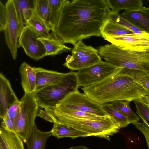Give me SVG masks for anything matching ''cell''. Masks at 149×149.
<instances>
[{
    "label": "cell",
    "mask_w": 149,
    "mask_h": 149,
    "mask_svg": "<svg viewBox=\"0 0 149 149\" xmlns=\"http://www.w3.org/2000/svg\"><path fill=\"white\" fill-rule=\"evenodd\" d=\"M111 11L106 0H68L52 32L64 44L73 45L92 36L102 37V27Z\"/></svg>",
    "instance_id": "6da1fadb"
},
{
    "label": "cell",
    "mask_w": 149,
    "mask_h": 149,
    "mask_svg": "<svg viewBox=\"0 0 149 149\" xmlns=\"http://www.w3.org/2000/svg\"><path fill=\"white\" fill-rule=\"evenodd\" d=\"M121 68L99 82L80 88L89 98L102 105L117 101H134L149 93L132 77L121 72Z\"/></svg>",
    "instance_id": "7a4b0ae2"
},
{
    "label": "cell",
    "mask_w": 149,
    "mask_h": 149,
    "mask_svg": "<svg viewBox=\"0 0 149 149\" xmlns=\"http://www.w3.org/2000/svg\"><path fill=\"white\" fill-rule=\"evenodd\" d=\"M97 49L101 58L118 68L149 72V53L124 50L111 44L100 46Z\"/></svg>",
    "instance_id": "3957f363"
},
{
    "label": "cell",
    "mask_w": 149,
    "mask_h": 149,
    "mask_svg": "<svg viewBox=\"0 0 149 149\" xmlns=\"http://www.w3.org/2000/svg\"><path fill=\"white\" fill-rule=\"evenodd\" d=\"M79 87L76 73L71 71L57 84L35 92L34 96L41 108L52 107L69 94L78 91Z\"/></svg>",
    "instance_id": "277c9868"
},
{
    "label": "cell",
    "mask_w": 149,
    "mask_h": 149,
    "mask_svg": "<svg viewBox=\"0 0 149 149\" xmlns=\"http://www.w3.org/2000/svg\"><path fill=\"white\" fill-rule=\"evenodd\" d=\"M56 122L88 134L110 140V137L119 131L120 125L110 115L101 120L62 119Z\"/></svg>",
    "instance_id": "5b68a950"
},
{
    "label": "cell",
    "mask_w": 149,
    "mask_h": 149,
    "mask_svg": "<svg viewBox=\"0 0 149 149\" xmlns=\"http://www.w3.org/2000/svg\"><path fill=\"white\" fill-rule=\"evenodd\" d=\"M19 101V111L14 123L16 134L25 143L35 125L39 106L34 93H24Z\"/></svg>",
    "instance_id": "8992f818"
},
{
    "label": "cell",
    "mask_w": 149,
    "mask_h": 149,
    "mask_svg": "<svg viewBox=\"0 0 149 149\" xmlns=\"http://www.w3.org/2000/svg\"><path fill=\"white\" fill-rule=\"evenodd\" d=\"M63 65L72 70H78L92 66L102 61L97 49L81 40L77 42Z\"/></svg>",
    "instance_id": "52a82bcc"
},
{
    "label": "cell",
    "mask_w": 149,
    "mask_h": 149,
    "mask_svg": "<svg viewBox=\"0 0 149 149\" xmlns=\"http://www.w3.org/2000/svg\"><path fill=\"white\" fill-rule=\"evenodd\" d=\"M54 107L79 110L100 116L110 115L102 105L92 100L79 91L69 94Z\"/></svg>",
    "instance_id": "ba28073f"
},
{
    "label": "cell",
    "mask_w": 149,
    "mask_h": 149,
    "mask_svg": "<svg viewBox=\"0 0 149 149\" xmlns=\"http://www.w3.org/2000/svg\"><path fill=\"white\" fill-rule=\"evenodd\" d=\"M121 68L102 60L76 72L78 86L86 87L97 83L117 73Z\"/></svg>",
    "instance_id": "9c48e42d"
},
{
    "label": "cell",
    "mask_w": 149,
    "mask_h": 149,
    "mask_svg": "<svg viewBox=\"0 0 149 149\" xmlns=\"http://www.w3.org/2000/svg\"><path fill=\"white\" fill-rule=\"evenodd\" d=\"M103 38L123 50L149 53V34L145 32Z\"/></svg>",
    "instance_id": "30bf717a"
},
{
    "label": "cell",
    "mask_w": 149,
    "mask_h": 149,
    "mask_svg": "<svg viewBox=\"0 0 149 149\" xmlns=\"http://www.w3.org/2000/svg\"><path fill=\"white\" fill-rule=\"evenodd\" d=\"M7 23L4 31L5 43L9 49L12 58L16 59L18 41L21 33L17 13L13 0H8L6 4Z\"/></svg>",
    "instance_id": "8fae6325"
},
{
    "label": "cell",
    "mask_w": 149,
    "mask_h": 149,
    "mask_svg": "<svg viewBox=\"0 0 149 149\" xmlns=\"http://www.w3.org/2000/svg\"><path fill=\"white\" fill-rule=\"evenodd\" d=\"M40 37L31 26L25 25L22 30L18 41V48L22 47L27 55L36 61L46 56L44 46L37 39Z\"/></svg>",
    "instance_id": "7c38bea8"
},
{
    "label": "cell",
    "mask_w": 149,
    "mask_h": 149,
    "mask_svg": "<svg viewBox=\"0 0 149 149\" xmlns=\"http://www.w3.org/2000/svg\"><path fill=\"white\" fill-rule=\"evenodd\" d=\"M19 100L12 87L9 80L2 73L0 74V118L7 115L9 107Z\"/></svg>",
    "instance_id": "4fadbf2b"
},
{
    "label": "cell",
    "mask_w": 149,
    "mask_h": 149,
    "mask_svg": "<svg viewBox=\"0 0 149 149\" xmlns=\"http://www.w3.org/2000/svg\"><path fill=\"white\" fill-rule=\"evenodd\" d=\"M36 73V91L57 84L65 75L56 71L47 70L41 67H33Z\"/></svg>",
    "instance_id": "5bb4252c"
},
{
    "label": "cell",
    "mask_w": 149,
    "mask_h": 149,
    "mask_svg": "<svg viewBox=\"0 0 149 149\" xmlns=\"http://www.w3.org/2000/svg\"><path fill=\"white\" fill-rule=\"evenodd\" d=\"M120 16L141 31L149 34V14L143 8L125 10Z\"/></svg>",
    "instance_id": "9a60e30c"
},
{
    "label": "cell",
    "mask_w": 149,
    "mask_h": 149,
    "mask_svg": "<svg viewBox=\"0 0 149 149\" xmlns=\"http://www.w3.org/2000/svg\"><path fill=\"white\" fill-rule=\"evenodd\" d=\"M37 39L44 46L46 56L56 55L64 52L72 50V48L65 45L62 40L52 31L49 37H40Z\"/></svg>",
    "instance_id": "2e32d148"
},
{
    "label": "cell",
    "mask_w": 149,
    "mask_h": 149,
    "mask_svg": "<svg viewBox=\"0 0 149 149\" xmlns=\"http://www.w3.org/2000/svg\"><path fill=\"white\" fill-rule=\"evenodd\" d=\"M19 72L21 84L25 93H33L36 91V76L33 68L26 62L21 65Z\"/></svg>",
    "instance_id": "e0dca14e"
},
{
    "label": "cell",
    "mask_w": 149,
    "mask_h": 149,
    "mask_svg": "<svg viewBox=\"0 0 149 149\" xmlns=\"http://www.w3.org/2000/svg\"><path fill=\"white\" fill-rule=\"evenodd\" d=\"M23 142L16 133L1 127L0 149H25Z\"/></svg>",
    "instance_id": "ac0fdd59"
},
{
    "label": "cell",
    "mask_w": 149,
    "mask_h": 149,
    "mask_svg": "<svg viewBox=\"0 0 149 149\" xmlns=\"http://www.w3.org/2000/svg\"><path fill=\"white\" fill-rule=\"evenodd\" d=\"M52 136L51 131L47 132L41 131L35 124L25 143L28 149H45L47 140Z\"/></svg>",
    "instance_id": "d6986e66"
},
{
    "label": "cell",
    "mask_w": 149,
    "mask_h": 149,
    "mask_svg": "<svg viewBox=\"0 0 149 149\" xmlns=\"http://www.w3.org/2000/svg\"><path fill=\"white\" fill-rule=\"evenodd\" d=\"M111 10L118 13L121 10H134L143 9L142 0H106Z\"/></svg>",
    "instance_id": "ffe728a7"
},
{
    "label": "cell",
    "mask_w": 149,
    "mask_h": 149,
    "mask_svg": "<svg viewBox=\"0 0 149 149\" xmlns=\"http://www.w3.org/2000/svg\"><path fill=\"white\" fill-rule=\"evenodd\" d=\"M51 131L52 136L58 139L70 137L74 139L89 136L87 133L56 122L54 123Z\"/></svg>",
    "instance_id": "44dd1931"
},
{
    "label": "cell",
    "mask_w": 149,
    "mask_h": 149,
    "mask_svg": "<svg viewBox=\"0 0 149 149\" xmlns=\"http://www.w3.org/2000/svg\"><path fill=\"white\" fill-rule=\"evenodd\" d=\"M35 11L48 28L52 31L54 29L52 24L51 14L48 0L32 1Z\"/></svg>",
    "instance_id": "7402d4cb"
},
{
    "label": "cell",
    "mask_w": 149,
    "mask_h": 149,
    "mask_svg": "<svg viewBox=\"0 0 149 149\" xmlns=\"http://www.w3.org/2000/svg\"><path fill=\"white\" fill-rule=\"evenodd\" d=\"M130 101H117L111 102L113 108L125 116L130 123L134 124L139 121V117L131 110L130 106Z\"/></svg>",
    "instance_id": "603a6c76"
},
{
    "label": "cell",
    "mask_w": 149,
    "mask_h": 149,
    "mask_svg": "<svg viewBox=\"0 0 149 149\" xmlns=\"http://www.w3.org/2000/svg\"><path fill=\"white\" fill-rule=\"evenodd\" d=\"M129 29L116 24L108 19L101 30L102 37L106 36H116L133 33Z\"/></svg>",
    "instance_id": "cb8c5ba5"
},
{
    "label": "cell",
    "mask_w": 149,
    "mask_h": 149,
    "mask_svg": "<svg viewBox=\"0 0 149 149\" xmlns=\"http://www.w3.org/2000/svg\"><path fill=\"white\" fill-rule=\"evenodd\" d=\"M24 25L31 26L40 37H48L51 36L50 30L38 17L35 10L30 19Z\"/></svg>",
    "instance_id": "d4e9b609"
},
{
    "label": "cell",
    "mask_w": 149,
    "mask_h": 149,
    "mask_svg": "<svg viewBox=\"0 0 149 149\" xmlns=\"http://www.w3.org/2000/svg\"><path fill=\"white\" fill-rule=\"evenodd\" d=\"M120 71L126 74L149 91V72L141 70L121 68Z\"/></svg>",
    "instance_id": "484cf974"
},
{
    "label": "cell",
    "mask_w": 149,
    "mask_h": 149,
    "mask_svg": "<svg viewBox=\"0 0 149 149\" xmlns=\"http://www.w3.org/2000/svg\"><path fill=\"white\" fill-rule=\"evenodd\" d=\"M68 1L48 0L50 12L51 22L54 31L57 24L61 10L63 6Z\"/></svg>",
    "instance_id": "4316f807"
},
{
    "label": "cell",
    "mask_w": 149,
    "mask_h": 149,
    "mask_svg": "<svg viewBox=\"0 0 149 149\" xmlns=\"http://www.w3.org/2000/svg\"><path fill=\"white\" fill-rule=\"evenodd\" d=\"M108 19L114 23L125 27L132 31L134 33H140L142 31L132 24L129 22L122 17L118 13L111 10L108 16Z\"/></svg>",
    "instance_id": "83f0119b"
},
{
    "label": "cell",
    "mask_w": 149,
    "mask_h": 149,
    "mask_svg": "<svg viewBox=\"0 0 149 149\" xmlns=\"http://www.w3.org/2000/svg\"><path fill=\"white\" fill-rule=\"evenodd\" d=\"M16 9L19 30L20 33L24 26L23 16V11L26 8L31 7V1L28 0H13Z\"/></svg>",
    "instance_id": "f1b7e54d"
},
{
    "label": "cell",
    "mask_w": 149,
    "mask_h": 149,
    "mask_svg": "<svg viewBox=\"0 0 149 149\" xmlns=\"http://www.w3.org/2000/svg\"><path fill=\"white\" fill-rule=\"evenodd\" d=\"M102 105L107 112L120 125L121 128L127 127L130 123L125 116L113 108L111 103L104 104Z\"/></svg>",
    "instance_id": "f546056e"
},
{
    "label": "cell",
    "mask_w": 149,
    "mask_h": 149,
    "mask_svg": "<svg viewBox=\"0 0 149 149\" xmlns=\"http://www.w3.org/2000/svg\"><path fill=\"white\" fill-rule=\"evenodd\" d=\"M136 107V113L144 123L149 128V105L140 99L134 101Z\"/></svg>",
    "instance_id": "4dcf8cb0"
},
{
    "label": "cell",
    "mask_w": 149,
    "mask_h": 149,
    "mask_svg": "<svg viewBox=\"0 0 149 149\" xmlns=\"http://www.w3.org/2000/svg\"><path fill=\"white\" fill-rule=\"evenodd\" d=\"M7 19L6 8L0 1V31H4L7 25Z\"/></svg>",
    "instance_id": "1f68e13d"
},
{
    "label": "cell",
    "mask_w": 149,
    "mask_h": 149,
    "mask_svg": "<svg viewBox=\"0 0 149 149\" xmlns=\"http://www.w3.org/2000/svg\"><path fill=\"white\" fill-rule=\"evenodd\" d=\"M0 118L2 120L1 127L16 134L14 122L7 115Z\"/></svg>",
    "instance_id": "d6a6232c"
},
{
    "label": "cell",
    "mask_w": 149,
    "mask_h": 149,
    "mask_svg": "<svg viewBox=\"0 0 149 149\" xmlns=\"http://www.w3.org/2000/svg\"><path fill=\"white\" fill-rule=\"evenodd\" d=\"M20 105V102L19 100L11 106L7 111V115L13 122L18 114Z\"/></svg>",
    "instance_id": "836d02e7"
},
{
    "label": "cell",
    "mask_w": 149,
    "mask_h": 149,
    "mask_svg": "<svg viewBox=\"0 0 149 149\" xmlns=\"http://www.w3.org/2000/svg\"><path fill=\"white\" fill-rule=\"evenodd\" d=\"M34 11L33 7H29L24 9L23 16L24 24L28 22L33 15Z\"/></svg>",
    "instance_id": "e575fe53"
},
{
    "label": "cell",
    "mask_w": 149,
    "mask_h": 149,
    "mask_svg": "<svg viewBox=\"0 0 149 149\" xmlns=\"http://www.w3.org/2000/svg\"><path fill=\"white\" fill-rule=\"evenodd\" d=\"M37 116L41 117L45 120L52 123L54 121L52 118L45 111L42 109L39 110Z\"/></svg>",
    "instance_id": "d590c367"
},
{
    "label": "cell",
    "mask_w": 149,
    "mask_h": 149,
    "mask_svg": "<svg viewBox=\"0 0 149 149\" xmlns=\"http://www.w3.org/2000/svg\"><path fill=\"white\" fill-rule=\"evenodd\" d=\"M140 99L149 105V93L143 96Z\"/></svg>",
    "instance_id": "8d00e7d4"
},
{
    "label": "cell",
    "mask_w": 149,
    "mask_h": 149,
    "mask_svg": "<svg viewBox=\"0 0 149 149\" xmlns=\"http://www.w3.org/2000/svg\"><path fill=\"white\" fill-rule=\"evenodd\" d=\"M62 149H90L87 147L83 145H81L77 146H72L70 148Z\"/></svg>",
    "instance_id": "74e56055"
},
{
    "label": "cell",
    "mask_w": 149,
    "mask_h": 149,
    "mask_svg": "<svg viewBox=\"0 0 149 149\" xmlns=\"http://www.w3.org/2000/svg\"><path fill=\"white\" fill-rule=\"evenodd\" d=\"M143 9L149 14V7L147 8H143Z\"/></svg>",
    "instance_id": "f35d334b"
},
{
    "label": "cell",
    "mask_w": 149,
    "mask_h": 149,
    "mask_svg": "<svg viewBox=\"0 0 149 149\" xmlns=\"http://www.w3.org/2000/svg\"><path fill=\"white\" fill-rule=\"evenodd\" d=\"M148 1H149V0H148Z\"/></svg>",
    "instance_id": "ab89813d"
}]
</instances>
